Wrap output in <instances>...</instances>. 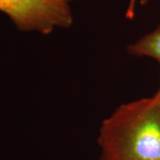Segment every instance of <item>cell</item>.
Segmentation results:
<instances>
[{
  "mask_svg": "<svg viewBox=\"0 0 160 160\" xmlns=\"http://www.w3.org/2000/svg\"><path fill=\"white\" fill-rule=\"evenodd\" d=\"M136 1L137 0H130L129 1V5L127 7V10H126V18L132 20V18L134 17V11H135V5H136Z\"/></svg>",
  "mask_w": 160,
  "mask_h": 160,
  "instance_id": "cell-4",
  "label": "cell"
},
{
  "mask_svg": "<svg viewBox=\"0 0 160 160\" xmlns=\"http://www.w3.org/2000/svg\"><path fill=\"white\" fill-rule=\"evenodd\" d=\"M155 99H156V102H157V104H158V109L160 111V82H159V87H158V90L156 92V94L154 95Z\"/></svg>",
  "mask_w": 160,
  "mask_h": 160,
  "instance_id": "cell-5",
  "label": "cell"
},
{
  "mask_svg": "<svg viewBox=\"0 0 160 160\" xmlns=\"http://www.w3.org/2000/svg\"><path fill=\"white\" fill-rule=\"evenodd\" d=\"M128 52L135 56L153 58L160 64V24L153 31L130 45Z\"/></svg>",
  "mask_w": 160,
  "mask_h": 160,
  "instance_id": "cell-3",
  "label": "cell"
},
{
  "mask_svg": "<svg viewBox=\"0 0 160 160\" xmlns=\"http://www.w3.org/2000/svg\"><path fill=\"white\" fill-rule=\"evenodd\" d=\"M147 1H148V0H141V4H142V5H143V4H145Z\"/></svg>",
  "mask_w": 160,
  "mask_h": 160,
  "instance_id": "cell-6",
  "label": "cell"
},
{
  "mask_svg": "<svg viewBox=\"0 0 160 160\" xmlns=\"http://www.w3.org/2000/svg\"><path fill=\"white\" fill-rule=\"evenodd\" d=\"M100 160H160V111L155 97L123 104L102 122Z\"/></svg>",
  "mask_w": 160,
  "mask_h": 160,
  "instance_id": "cell-1",
  "label": "cell"
},
{
  "mask_svg": "<svg viewBox=\"0 0 160 160\" xmlns=\"http://www.w3.org/2000/svg\"><path fill=\"white\" fill-rule=\"evenodd\" d=\"M76 0H0L6 13L18 29L50 34L56 28L73 23L71 4Z\"/></svg>",
  "mask_w": 160,
  "mask_h": 160,
  "instance_id": "cell-2",
  "label": "cell"
}]
</instances>
